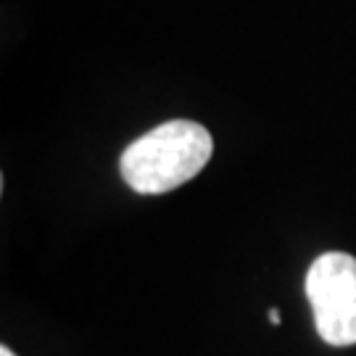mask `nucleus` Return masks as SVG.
I'll list each match as a JSON object with an SVG mask.
<instances>
[{"label":"nucleus","mask_w":356,"mask_h":356,"mask_svg":"<svg viewBox=\"0 0 356 356\" xmlns=\"http://www.w3.org/2000/svg\"><path fill=\"white\" fill-rule=\"evenodd\" d=\"M211 153L214 140L204 124L191 119H172L127 145L119 169L135 193L161 195L201 175Z\"/></svg>","instance_id":"nucleus-1"},{"label":"nucleus","mask_w":356,"mask_h":356,"mask_svg":"<svg viewBox=\"0 0 356 356\" xmlns=\"http://www.w3.org/2000/svg\"><path fill=\"white\" fill-rule=\"evenodd\" d=\"M0 356H16V354H13L8 346H3V348H0Z\"/></svg>","instance_id":"nucleus-4"},{"label":"nucleus","mask_w":356,"mask_h":356,"mask_svg":"<svg viewBox=\"0 0 356 356\" xmlns=\"http://www.w3.org/2000/svg\"><path fill=\"white\" fill-rule=\"evenodd\" d=\"M269 319H272V325H280V312L277 309H269Z\"/></svg>","instance_id":"nucleus-3"},{"label":"nucleus","mask_w":356,"mask_h":356,"mask_svg":"<svg viewBox=\"0 0 356 356\" xmlns=\"http://www.w3.org/2000/svg\"><path fill=\"white\" fill-rule=\"evenodd\" d=\"M306 298L314 312L319 338L330 346H356V259L330 251L306 272Z\"/></svg>","instance_id":"nucleus-2"}]
</instances>
